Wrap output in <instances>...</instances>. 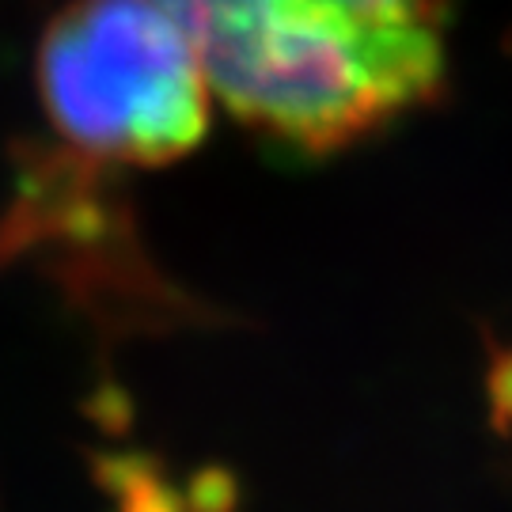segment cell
<instances>
[{
    "instance_id": "cell-1",
    "label": "cell",
    "mask_w": 512,
    "mask_h": 512,
    "mask_svg": "<svg viewBox=\"0 0 512 512\" xmlns=\"http://www.w3.org/2000/svg\"><path fill=\"white\" fill-rule=\"evenodd\" d=\"M239 122L342 148L437 92L444 0H160Z\"/></svg>"
},
{
    "instance_id": "cell-2",
    "label": "cell",
    "mask_w": 512,
    "mask_h": 512,
    "mask_svg": "<svg viewBox=\"0 0 512 512\" xmlns=\"http://www.w3.org/2000/svg\"><path fill=\"white\" fill-rule=\"evenodd\" d=\"M35 80L61 160L92 171L171 164L209 129L198 50L152 0H69L42 31Z\"/></svg>"
}]
</instances>
